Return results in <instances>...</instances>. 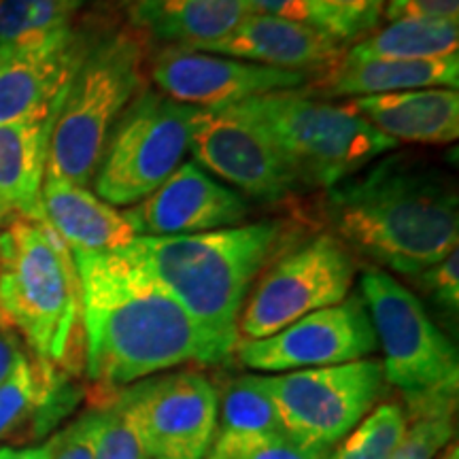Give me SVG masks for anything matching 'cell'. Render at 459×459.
<instances>
[{"instance_id":"6da1fadb","label":"cell","mask_w":459,"mask_h":459,"mask_svg":"<svg viewBox=\"0 0 459 459\" xmlns=\"http://www.w3.org/2000/svg\"><path fill=\"white\" fill-rule=\"evenodd\" d=\"M79 277L88 377L117 394L156 372L213 364L209 342L175 296L119 251H71Z\"/></svg>"},{"instance_id":"7a4b0ae2","label":"cell","mask_w":459,"mask_h":459,"mask_svg":"<svg viewBox=\"0 0 459 459\" xmlns=\"http://www.w3.org/2000/svg\"><path fill=\"white\" fill-rule=\"evenodd\" d=\"M325 215L344 247L409 277L457 249L455 183L412 156L383 158L328 187Z\"/></svg>"},{"instance_id":"3957f363","label":"cell","mask_w":459,"mask_h":459,"mask_svg":"<svg viewBox=\"0 0 459 459\" xmlns=\"http://www.w3.org/2000/svg\"><path fill=\"white\" fill-rule=\"evenodd\" d=\"M294 234L283 220H264L187 237H136L117 251L175 296L220 364L238 344V317L251 283Z\"/></svg>"},{"instance_id":"277c9868","label":"cell","mask_w":459,"mask_h":459,"mask_svg":"<svg viewBox=\"0 0 459 459\" xmlns=\"http://www.w3.org/2000/svg\"><path fill=\"white\" fill-rule=\"evenodd\" d=\"M79 315L77 266L65 240L45 220L9 217L0 228V321L39 366L66 372Z\"/></svg>"},{"instance_id":"5b68a950","label":"cell","mask_w":459,"mask_h":459,"mask_svg":"<svg viewBox=\"0 0 459 459\" xmlns=\"http://www.w3.org/2000/svg\"><path fill=\"white\" fill-rule=\"evenodd\" d=\"M232 108L274 143L300 186L328 189L398 147L349 102L332 105L307 91H271Z\"/></svg>"},{"instance_id":"8992f818","label":"cell","mask_w":459,"mask_h":459,"mask_svg":"<svg viewBox=\"0 0 459 459\" xmlns=\"http://www.w3.org/2000/svg\"><path fill=\"white\" fill-rule=\"evenodd\" d=\"M143 66L145 48L130 32L85 51L57 108L45 175L82 187L94 179L113 128L139 94Z\"/></svg>"},{"instance_id":"52a82bcc","label":"cell","mask_w":459,"mask_h":459,"mask_svg":"<svg viewBox=\"0 0 459 459\" xmlns=\"http://www.w3.org/2000/svg\"><path fill=\"white\" fill-rule=\"evenodd\" d=\"M361 300L385 355L381 361L385 381L409 402L406 417L455 412L457 349L434 324L421 300L378 268L361 274Z\"/></svg>"},{"instance_id":"ba28073f","label":"cell","mask_w":459,"mask_h":459,"mask_svg":"<svg viewBox=\"0 0 459 459\" xmlns=\"http://www.w3.org/2000/svg\"><path fill=\"white\" fill-rule=\"evenodd\" d=\"M196 111L169 96L141 94L113 128L94 175L96 196L128 206L156 192L187 153Z\"/></svg>"},{"instance_id":"9c48e42d","label":"cell","mask_w":459,"mask_h":459,"mask_svg":"<svg viewBox=\"0 0 459 459\" xmlns=\"http://www.w3.org/2000/svg\"><path fill=\"white\" fill-rule=\"evenodd\" d=\"M257 381L294 443L332 449L377 404L385 375L378 359H358L325 368L257 375Z\"/></svg>"},{"instance_id":"30bf717a","label":"cell","mask_w":459,"mask_h":459,"mask_svg":"<svg viewBox=\"0 0 459 459\" xmlns=\"http://www.w3.org/2000/svg\"><path fill=\"white\" fill-rule=\"evenodd\" d=\"M353 277L351 249L334 234H319L271 264L240 311L238 334L245 341H260L334 307L347 298Z\"/></svg>"},{"instance_id":"8fae6325","label":"cell","mask_w":459,"mask_h":459,"mask_svg":"<svg viewBox=\"0 0 459 459\" xmlns=\"http://www.w3.org/2000/svg\"><path fill=\"white\" fill-rule=\"evenodd\" d=\"M147 459H204L217 428L213 383L194 370L145 378L115 394Z\"/></svg>"},{"instance_id":"7c38bea8","label":"cell","mask_w":459,"mask_h":459,"mask_svg":"<svg viewBox=\"0 0 459 459\" xmlns=\"http://www.w3.org/2000/svg\"><path fill=\"white\" fill-rule=\"evenodd\" d=\"M377 334L361 296L321 308L260 341H240V364L257 372H294L366 359Z\"/></svg>"},{"instance_id":"4fadbf2b","label":"cell","mask_w":459,"mask_h":459,"mask_svg":"<svg viewBox=\"0 0 459 459\" xmlns=\"http://www.w3.org/2000/svg\"><path fill=\"white\" fill-rule=\"evenodd\" d=\"M194 160L245 196L279 203L300 187L274 143L232 107L198 108L189 139Z\"/></svg>"},{"instance_id":"5bb4252c","label":"cell","mask_w":459,"mask_h":459,"mask_svg":"<svg viewBox=\"0 0 459 459\" xmlns=\"http://www.w3.org/2000/svg\"><path fill=\"white\" fill-rule=\"evenodd\" d=\"M152 79L181 105L221 108L271 91L296 90L311 74L172 45L152 60Z\"/></svg>"},{"instance_id":"9a60e30c","label":"cell","mask_w":459,"mask_h":459,"mask_svg":"<svg viewBox=\"0 0 459 459\" xmlns=\"http://www.w3.org/2000/svg\"><path fill=\"white\" fill-rule=\"evenodd\" d=\"M126 213L139 237H187L238 226L249 206L196 162H187Z\"/></svg>"},{"instance_id":"2e32d148","label":"cell","mask_w":459,"mask_h":459,"mask_svg":"<svg viewBox=\"0 0 459 459\" xmlns=\"http://www.w3.org/2000/svg\"><path fill=\"white\" fill-rule=\"evenodd\" d=\"M85 51L68 28L37 48L0 54V124L56 115Z\"/></svg>"},{"instance_id":"e0dca14e","label":"cell","mask_w":459,"mask_h":459,"mask_svg":"<svg viewBox=\"0 0 459 459\" xmlns=\"http://www.w3.org/2000/svg\"><path fill=\"white\" fill-rule=\"evenodd\" d=\"M206 51L311 77L315 71L325 73L344 56L341 43L313 24L257 13L247 15L237 30Z\"/></svg>"},{"instance_id":"ac0fdd59","label":"cell","mask_w":459,"mask_h":459,"mask_svg":"<svg viewBox=\"0 0 459 459\" xmlns=\"http://www.w3.org/2000/svg\"><path fill=\"white\" fill-rule=\"evenodd\" d=\"M43 217L71 251L108 254L139 237L128 213L107 204L82 186L45 175L41 189Z\"/></svg>"},{"instance_id":"d6986e66","label":"cell","mask_w":459,"mask_h":459,"mask_svg":"<svg viewBox=\"0 0 459 459\" xmlns=\"http://www.w3.org/2000/svg\"><path fill=\"white\" fill-rule=\"evenodd\" d=\"M349 105L395 143L446 145L459 136V94L449 88L364 96Z\"/></svg>"},{"instance_id":"ffe728a7","label":"cell","mask_w":459,"mask_h":459,"mask_svg":"<svg viewBox=\"0 0 459 459\" xmlns=\"http://www.w3.org/2000/svg\"><path fill=\"white\" fill-rule=\"evenodd\" d=\"M457 85L459 56L440 60H353L342 56L334 66L321 73L307 91L364 99L411 90H457Z\"/></svg>"},{"instance_id":"44dd1931","label":"cell","mask_w":459,"mask_h":459,"mask_svg":"<svg viewBox=\"0 0 459 459\" xmlns=\"http://www.w3.org/2000/svg\"><path fill=\"white\" fill-rule=\"evenodd\" d=\"M56 115L0 124V213L7 220H45L41 189Z\"/></svg>"},{"instance_id":"7402d4cb","label":"cell","mask_w":459,"mask_h":459,"mask_svg":"<svg viewBox=\"0 0 459 459\" xmlns=\"http://www.w3.org/2000/svg\"><path fill=\"white\" fill-rule=\"evenodd\" d=\"M290 438L273 400L264 392L257 375L230 383L221 402L213 443L204 459H249L257 451Z\"/></svg>"},{"instance_id":"603a6c76","label":"cell","mask_w":459,"mask_h":459,"mask_svg":"<svg viewBox=\"0 0 459 459\" xmlns=\"http://www.w3.org/2000/svg\"><path fill=\"white\" fill-rule=\"evenodd\" d=\"M251 15L245 0H139L134 17L143 28L177 48L209 49Z\"/></svg>"},{"instance_id":"cb8c5ba5","label":"cell","mask_w":459,"mask_h":459,"mask_svg":"<svg viewBox=\"0 0 459 459\" xmlns=\"http://www.w3.org/2000/svg\"><path fill=\"white\" fill-rule=\"evenodd\" d=\"M457 22L395 20L359 39L344 56L353 60H440L457 56Z\"/></svg>"},{"instance_id":"d4e9b609","label":"cell","mask_w":459,"mask_h":459,"mask_svg":"<svg viewBox=\"0 0 459 459\" xmlns=\"http://www.w3.org/2000/svg\"><path fill=\"white\" fill-rule=\"evenodd\" d=\"M82 0H0V54L37 48L66 32Z\"/></svg>"},{"instance_id":"484cf974","label":"cell","mask_w":459,"mask_h":459,"mask_svg":"<svg viewBox=\"0 0 459 459\" xmlns=\"http://www.w3.org/2000/svg\"><path fill=\"white\" fill-rule=\"evenodd\" d=\"M56 368H43L22 353L11 375L0 383V440L32 423Z\"/></svg>"},{"instance_id":"4316f807","label":"cell","mask_w":459,"mask_h":459,"mask_svg":"<svg viewBox=\"0 0 459 459\" xmlns=\"http://www.w3.org/2000/svg\"><path fill=\"white\" fill-rule=\"evenodd\" d=\"M406 429L409 417L400 404L377 406L334 446V459H389Z\"/></svg>"},{"instance_id":"83f0119b","label":"cell","mask_w":459,"mask_h":459,"mask_svg":"<svg viewBox=\"0 0 459 459\" xmlns=\"http://www.w3.org/2000/svg\"><path fill=\"white\" fill-rule=\"evenodd\" d=\"M308 22L334 41H355L375 30L385 0H304Z\"/></svg>"},{"instance_id":"f1b7e54d","label":"cell","mask_w":459,"mask_h":459,"mask_svg":"<svg viewBox=\"0 0 459 459\" xmlns=\"http://www.w3.org/2000/svg\"><path fill=\"white\" fill-rule=\"evenodd\" d=\"M453 436V412L417 417L389 459H436Z\"/></svg>"},{"instance_id":"f546056e","label":"cell","mask_w":459,"mask_h":459,"mask_svg":"<svg viewBox=\"0 0 459 459\" xmlns=\"http://www.w3.org/2000/svg\"><path fill=\"white\" fill-rule=\"evenodd\" d=\"M96 459H147L126 411L117 398L102 406V426L96 443Z\"/></svg>"},{"instance_id":"4dcf8cb0","label":"cell","mask_w":459,"mask_h":459,"mask_svg":"<svg viewBox=\"0 0 459 459\" xmlns=\"http://www.w3.org/2000/svg\"><path fill=\"white\" fill-rule=\"evenodd\" d=\"M102 409L83 412L77 421L54 436V459H96Z\"/></svg>"},{"instance_id":"1f68e13d","label":"cell","mask_w":459,"mask_h":459,"mask_svg":"<svg viewBox=\"0 0 459 459\" xmlns=\"http://www.w3.org/2000/svg\"><path fill=\"white\" fill-rule=\"evenodd\" d=\"M421 287L434 298L436 304L449 313H457L459 307V251L453 249L445 260L419 274Z\"/></svg>"},{"instance_id":"d6a6232c","label":"cell","mask_w":459,"mask_h":459,"mask_svg":"<svg viewBox=\"0 0 459 459\" xmlns=\"http://www.w3.org/2000/svg\"><path fill=\"white\" fill-rule=\"evenodd\" d=\"M383 17L395 20H449L457 22L459 0H389Z\"/></svg>"},{"instance_id":"836d02e7","label":"cell","mask_w":459,"mask_h":459,"mask_svg":"<svg viewBox=\"0 0 459 459\" xmlns=\"http://www.w3.org/2000/svg\"><path fill=\"white\" fill-rule=\"evenodd\" d=\"M245 4L249 7L251 13L283 17V20L311 24L304 0H245Z\"/></svg>"},{"instance_id":"e575fe53","label":"cell","mask_w":459,"mask_h":459,"mask_svg":"<svg viewBox=\"0 0 459 459\" xmlns=\"http://www.w3.org/2000/svg\"><path fill=\"white\" fill-rule=\"evenodd\" d=\"M249 459H334V446L332 449H313V446H302L291 438H285L257 451Z\"/></svg>"},{"instance_id":"d590c367","label":"cell","mask_w":459,"mask_h":459,"mask_svg":"<svg viewBox=\"0 0 459 459\" xmlns=\"http://www.w3.org/2000/svg\"><path fill=\"white\" fill-rule=\"evenodd\" d=\"M22 353H24V349H22V341L17 332L0 321V383L11 375Z\"/></svg>"},{"instance_id":"8d00e7d4","label":"cell","mask_w":459,"mask_h":459,"mask_svg":"<svg viewBox=\"0 0 459 459\" xmlns=\"http://www.w3.org/2000/svg\"><path fill=\"white\" fill-rule=\"evenodd\" d=\"M0 459H54V438L37 446H0Z\"/></svg>"},{"instance_id":"74e56055","label":"cell","mask_w":459,"mask_h":459,"mask_svg":"<svg viewBox=\"0 0 459 459\" xmlns=\"http://www.w3.org/2000/svg\"><path fill=\"white\" fill-rule=\"evenodd\" d=\"M445 459H459V453H457V445H451V449L446 451Z\"/></svg>"},{"instance_id":"f35d334b","label":"cell","mask_w":459,"mask_h":459,"mask_svg":"<svg viewBox=\"0 0 459 459\" xmlns=\"http://www.w3.org/2000/svg\"><path fill=\"white\" fill-rule=\"evenodd\" d=\"M4 221H7V217H4L3 213H0V228H3V223H4Z\"/></svg>"}]
</instances>
